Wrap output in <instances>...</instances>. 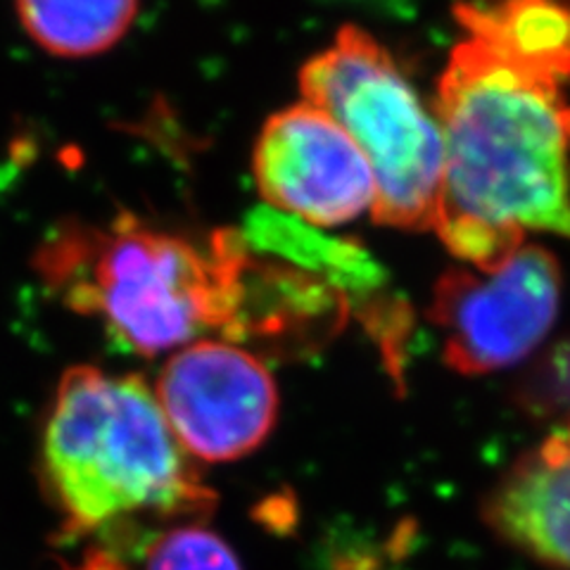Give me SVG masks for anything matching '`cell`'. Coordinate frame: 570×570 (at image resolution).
I'll return each mask as SVG.
<instances>
[{
    "instance_id": "cell-1",
    "label": "cell",
    "mask_w": 570,
    "mask_h": 570,
    "mask_svg": "<svg viewBox=\"0 0 570 570\" xmlns=\"http://www.w3.org/2000/svg\"><path fill=\"white\" fill-rule=\"evenodd\" d=\"M444 146L435 230L492 272L530 230L570 240V102L561 81L466 36L438 86Z\"/></svg>"
},
{
    "instance_id": "cell-2",
    "label": "cell",
    "mask_w": 570,
    "mask_h": 570,
    "mask_svg": "<svg viewBox=\"0 0 570 570\" xmlns=\"http://www.w3.org/2000/svg\"><path fill=\"white\" fill-rule=\"evenodd\" d=\"M247 253L238 230H217L198 245L124 212L105 226H58L33 264L65 307L98 316L117 343L155 356L205 333L238 341Z\"/></svg>"
},
{
    "instance_id": "cell-3",
    "label": "cell",
    "mask_w": 570,
    "mask_h": 570,
    "mask_svg": "<svg viewBox=\"0 0 570 570\" xmlns=\"http://www.w3.org/2000/svg\"><path fill=\"white\" fill-rule=\"evenodd\" d=\"M41 473L65 528L96 532L140 513H200L212 492L174 438L155 390L134 373H62L41 438Z\"/></svg>"
},
{
    "instance_id": "cell-4",
    "label": "cell",
    "mask_w": 570,
    "mask_h": 570,
    "mask_svg": "<svg viewBox=\"0 0 570 570\" xmlns=\"http://www.w3.org/2000/svg\"><path fill=\"white\" fill-rule=\"evenodd\" d=\"M299 88L305 102L341 124L366 157L376 178V222L435 228L442 131L390 52L364 29L343 27L333 46L302 69Z\"/></svg>"
},
{
    "instance_id": "cell-5",
    "label": "cell",
    "mask_w": 570,
    "mask_h": 570,
    "mask_svg": "<svg viewBox=\"0 0 570 570\" xmlns=\"http://www.w3.org/2000/svg\"><path fill=\"white\" fill-rule=\"evenodd\" d=\"M561 269L540 245H523L492 272L450 269L435 283L431 318L444 362L463 376L519 364L554 326Z\"/></svg>"
},
{
    "instance_id": "cell-6",
    "label": "cell",
    "mask_w": 570,
    "mask_h": 570,
    "mask_svg": "<svg viewBox=\"0 0 570 570\" xmlns=\"http://www.w3.org/2000/svg\"><path fill=\"white\" fill-rule=\"evenodd\" d=\"M155 397L184 452L209 463L255 452L278 416L269 368L222 341L176 350L159 371Z\"/></svg>"
},
{
    "instance_id": "cell-7",
    "label": "cell",
    "mask_w": 570,
    "mask_h": 570,
    "mask_svg": "<svg viewBox=\"0 0 570 570\" xmlns=\"http://www.w3.org/2000/svg\"><path fill=\"white\" fill-rule=\"evenodd\" d=\"M253 165L264 200L312 226H343L376 205L366 157L341 124L309 102L264 124Z\"/></svg>"
},
{
    "instance_id": "cell-8",
    "label": "cell",
    "mask_w": 570,
    "mask_h": 570,
    "mask_svg": "<svg viewBox=\"0 0 570 570\" xmlns=\"http://www.w3.org/2000/svg\"><path fill=\"white\" fill-rule=\"evenodd\" d=\"M485 519L511 547L570 570V452L563 433L513 463L494 485Z\"/></svg>"
},
{
    "instance_id": "cell-9",
    "label": "cell",
    "mask_w": 570,
    "mask_h": 570,
    "mask_svg": "<svg viewBox=\"0 0 570 570\" xmlns=\"http://www.w3.org/2000/svg\"><path fill=\"white\" fill-rule=\"evenodd\" d=\"M466 36L480 39L525 67L563 81L570 79V3L513 0L499 6H459Z\"/></svg>"
},
{
    "instance_id": "cell-10",
    "label": "cell",
    "mask_w": 570,
    "mask_h": 570,
    "mask_svg": "<svg viewBox=\"0 0 570 570\" xmlns=\"http://www.w3.org/2000/svg\"><path fill=\"white\" fill-rule=\"evenodd\" d=\"M24 33L48 56L94 58L117 46L136 22V3H17Z\"/></svg>"
},
{
    "instance_id": "cell-11",
    "label": "cell",
    "mask_w": 570,
    "mask_h": 570,
    "mask_svg": "<svg viewBox=\"0 0 570 570\" xmlns=\"http://www.w3.org/2000/svg\"><path fill=\"white\" fill-rule=\"evenodd\" d=\"M146 570H243L217 532L200 525L171 528L146 549Z\"/></svg>"
},
{
    "instance_id": "cell-12",
    "label": "cell",
    "mask_w": 570,
    "mask_h": 570,
    "mask_svg": "<svg viewBox=\"0 0 570 570\" xmlns=\"http://www.w3.org/2000/svg\"><path fill=\"white\" fill-rule=\"evenodd\" d=\"M335 570H376L368 559H345Z\"/></svg>"
},
{
    "instance_id": "cell-13",
    "label": "cell",
    "mask_w": 570,
    "mask_h": 570,
    "mask_svg": "<svg viewBox=\"0 0 570 570\" xmlns=\"http://www.w3.org/2000/svg\"><path fill=\"white\" fill-rule=\"evenodd\" d=\"M563 435H566V442H568V452H570V428H568V431H566Z\"/></svg>"
}]
</instances>
